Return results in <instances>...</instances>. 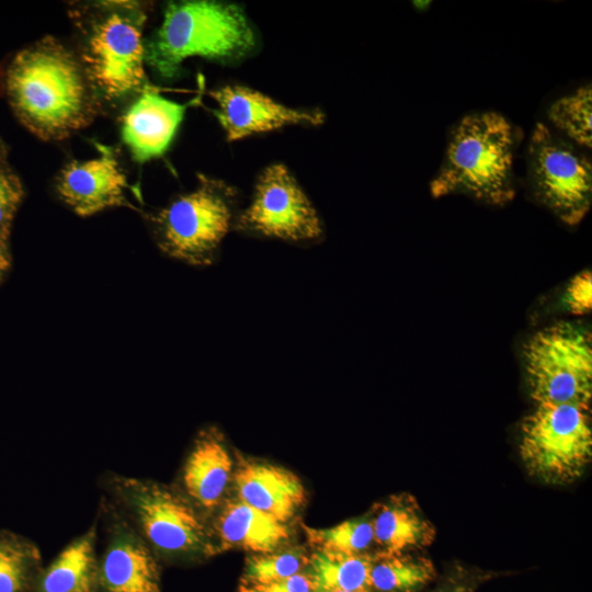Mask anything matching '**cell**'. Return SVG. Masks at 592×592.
I'll list each match as a JSON object with an SVG mask.
<instances>
[{
    "label": "cell",
    "mask_w": 592,
    "mask_h": 592,
    "mask_svg": "<svg viewBox=\"0 0 592 592\" xmlns=\"http://www.w3.org/2000/svg\"><path fill=\"white\" fill-rule=\"evenodd\" d=\"M1 86L19 122L43 140L86 128L100 110L79 57L52 36L15 53L3 68Z\"/></svg>",
    "instance_id": "cell-1"
},
{
    "label": "cell",
    "mask_w": 592,
    "mask_h": 592,
    "mask_svg": "<svg viewBox=\"0 0 592 592\" xmlns=\"http://www.w3.org/2000/svg\"><path fill=\"white\" fill-rule=\"evenodd\" d=\"M528 175L538 200L568 225L587 215L592 164L571 143L537 123L528 144Z\"/></svg>",
    "instance_id": "cell-9"
},
{
    "label": "cell",
    "mask_w": 592,
    "mask_h": 592,
    "mask_svg": "<svg viewBox=\"0 0 592 592\" xmlns=\"http://www.w3.org/2000/svg\"><path fill=\"white\" fill-rule=\"evenodd\" d=\"M412 3L414 7L421 10L423 7H429L431 2L430 1H413Z\"/></svg>",
    "instance_id": "cell-32"
},
{
    "label": "cell",
    "mask_w": 592,
    "mask_h": 592,
    "mask_svg": "<svg viewBox=\"0 0 592 592\" xmlns=\"http://www.w3.org/2000/svg\"><path fill=\"white\" fill-rule=\"evenodd\" d=\"M88 13L79 59L99 96L114 100L143 89L146 14L139 4L101 2Z\"/></svg>",
    "instance_id": "cell-5"
},
{
    "label": "cell",
    "mask_w": 592,
    "mask_h": 592,
    "mask_svg": "<svg viewBox=\"0 0 592 592\" xmlns=\"http://www.w3.org/2000/svg\"><path fill=\"white\" fill-rule=\"evenodd\" d=\"M12 257L9 249V239L0 237V284L11 269Z\"/></svg>",
    "instance_id": "cell-29"
},
{
    "label": "cell",
    "mask_w": 592,
    "mask_h": 592,
    "mask_svg": "<svg viewBox=\"0 0 592 592\" xmlns=\"http://www.w3.org/2000/svg\"><path fill=\"white\" fill-rule=\"evenodd\" d=\"M307 538L316 549L361 555L374 542L371 519H351L329 528L306 527Z\"/></svg>",
    "instance_id": "cell-24"
},
{
    "label": "cell",
    "mask_w": 592,
    "mask_h": 592,
    "mask_svg": "<svg viewBox=\"0 0 592 592\" xmlns=\"http://www.w3.org/2000/svg\"><path fill=\"white\" fill-rule=\"evenodd\" d=\"M548 118L577 145L592 147V87L585 84L562 96L548 110Z\"/></svg>",
    "instance_id": "cell-23"
},
{
    "label": "cell",
    "mask_w": 592,
    "mask_h": 592,
    "mask_svg": "<svg viewBox=\"0 0 592 592\" xmlns=\"http://www.w3.org/2000/svg\"><path fill=\"white\" fill-rule=\"evenodd\" d=\"M187 104L145 90L122 119L121 135L132 158L139 163L162 156L169 148Z\"/></svg>",
    "instance_id": "cell-15"
},
{
    "label": "cell",
    "mask_w": 592,
    "mask_h": 592,
    "mask_svg": "<svg viewBox=\"0 0 592 592\" xmlns=\"http://www.w3.org/2000/svg\"><path fill=\"white\" fill-rule=\"evenodd\" d=\"M433 577L434 567L426 558L383 551L372 557L369 587L377 592H417Z\"/></svg>",
    "instance_id": "cell-22"
},
{
    "label": "cell",
    "mask_w": 592,
    "mask_h": 592,
    "mask_svg": "<svg viewBox=\"0 0 592 592\" xmlns=\"http://www.w3.org/2000/svg\"><path fill=\"white\" fill-rule=\"evenodd\" d=\"M237 498L287 523L306 501L301 480L273 464L241 458L234 469Z\"/></svg>",
    "instance_id": "cell-16"
},
{
    "label": "cell",
    "mask_w": 592,
    "mask_h": 592,
    "mask_svg": "<svg viewBox=\"0 0 592 592\" xmlns=\"http://www.w3.org/2000/svg\"><path fill=\"white\" fill-rule=\"evenodd\" d=\"M8 147L0 135V164L8 166Z\"/></svg>",
    "instance_id": "cell-30"
},
{
    "label": "cell",
    "mask_w": 592,
    "mask_h": 592,
    "mask_svg": "<svg viewBox=\"0 0 592 592\" xmlns=\"http://www.w3.org/2000/svg\"><path fill=\"white\" fill-rule=\"evenodd\" d=\"M20 178L9 166L0 164V237L9 239L15 214L23 201Z\"/></svg>",
    "instance_id": "cell-26"
},
{
    "label": "cell",
    "mask_w": 592,
    "mask_h": 592,
    "mask_svg": "<svg viewBox=\"0 0 592 592\" xmlns=\"http://www.w3.org/2000/svg\"><path fill=\"white\" fill-rule=\"evenodd\" d=\"M43 568L38 546L9 530L0 531V592H31Z\"/></svg>",
    "instance_id": "cell-21"
},
{
    "label": "cell",
    "mask_w": 592,
    "mask_h": 592,
    "mask_svg": "<svg viewBox=\"0 0 592 592\" xmlns=\"http://www.w3.org/2000/svg\"><path fill=\"white\" fill-rule=\"evenodd\" d=\"M234 196L225 182L200 174L194 190L152 217L159 249L187 264H209L231 228Z\"/></svg>",
    "instance_id": "cell-6"
},
{
    "label": "cell",
    "mask_w": 592,
    "mask_h": 592,
    "mask_svg": "<svg viewBox=\"0 0 592 592\" xmlns=\"http://www.w3.org/2000/svg\"><path fill=\"white\" fill-rule=\"evenodd\" d=\"M99 155L88 160H72L58 173L56 191L60 200L81 217L92 216L111 207H129L130 185L121 168L115 150L96 145Z\"/></svg>",
    "instance_id": "cell-13"
},
{
    "label": "cell",
    "mask_w": 592,
    "mask_h": 592,
    "mask_svg": "<svg viewBox=\"0 0 592 592\" xmlns=\"http://www.w3.org/2000/svg\"><path fill=\"white\" fill-rule=\"evenodd\" d=\"M320 592H372L371 590H328Z\"/></svg>",
    "instance_id": "cell-31"
},
{
    "label": "cell",
    "mask_w": 592,
    "mask_h": 592,
    "mask_svg": "<svg viewBox=\"0 0 592 592\" xmlns=\"http://www.w3.org/2000/svg\"><path fill=\"white\" fill-rule=\"evenodd\" d=\"M531 396L536 403L588 406L592 397V338L577 325L557 322L524 345Z\"/></svg>",
    "instance_id": "cell-8"
},
{
    "label": "cell",
    "mask_w": 592,
    "mask_h": 592,
    "mask_svg": "<svg viewBox=\"0 0 592 592\" xmlns=\"http://www.w3.org/2000/svg\"><path fill=\"white\" fill-rule=\"evenodd\" d=\"M234 475V462L223 435L215 428L202 430L193 442L181 471L180 490L203 514L224 502Z\"/></svg>",
    "instance_id": "cell-14"
},
{
    "label": "cell",
    "mask_w": 592,
    "mask_h": 592,
    "mask_svg": "<svg viewBox=\"0 0 592 592\" xmlns=\"http://www.w3.org/2000/svg\"><path fill=\"white\" fill-rule=\"evenodd\" d=\"M96 523L38 572L31 592H98Z\"/></svg>",
    "instance_id": "cell-18"
},
{
    "label": "cell",
    "mask_w": 592,
    "mask_h": 592,
    "mask_svg": "<svg viewBox=\"0 0 592 592\" xmlns=\"http://www.w3.org/2000/svg\"><path fill=\"white\" fill-rule=\"evenodd\" d=\"M371 521L374 542L387 554L425 547L435 536L432 523L409 494L394 496L380 503Z\"/></svg>",
    "instance_id": "cell-19"
},
{
    "label": "cell",
    "mask_w": 592,
    "mask_h": 592,
    "mask_svg": "<svg viewBox=\"0 0 592 592\" xmlns=\"http://www.w3.org/2000/svg\"><path fill=\"white\" fill-rule=\"evenodd\" d=\"M309 556L300 547L267 554H257L248 558L242 584H265L289 578L308 567Z\"/></svg>",
    "instance_id": "cell-25"
},
{
    "label": "cell",
    "mask_w": 592,
    "mask_h": 592,
    "mask_svg": "<svg viewBox=\"0 0 592 592\" xmlns=\"http://www.w3.org/2000/svg\"><path fill=\"white\" fill-rule=\"evenodd\" d=\"M563 303L568 310L574 315L591 311L592 274L590 271H583L570 281L565 293Z\"/></svg>",
    "instance_id": "cell-27"
},
{
    "label": "cell",
    "mask_w": 592,
    "mask_h": 592,
    "mask_svg": "<svg viewBox=\"0 0 592 592\" xmlns=\"http://www.w3.org/2000/svg\"><path fill=\"white\" fill-rule=\"evenodd\" d=\"M213 525L212 539L217 538L216 551L237 547L253 554L277 550L289 539L287 523L281 522L242 501L228 500L220 504Z\"/></svg>",
    "instance_id": "cell-17"
},
{
    "label": "cell",
    "mask_w": 592,
    "mask_h": 592,
    "mask_svg": "<svg viewBox=\"0 0 592 592\" xmlns=\"http://www.w3.org/2000/svg\"><path fill=\"white\" fill-rule=\"evenodd\" d=\"M519 448L535 477L551 483L577 479L592 456L589 407L536 403L522 422Z\"/></svg>",
    "instance_id": "cell-7"
},
{
    "label": "cell",
    "mask_w": 592,
    "mask_h": 592,
    "mask_svg": "<svg viewBox=\"0 0 592 592\" xmlns=\"http://www.w3.org/2000/svg\"><path fill=\"white\" fill-rule=\"evenodd\" d=\"M100 513L104 548L98 555V592H160V561L109 500Z\"/></svg>",
    "instance_id": "cell-11"
},
{
    "label": "cell",
    "mask_w": 592,
    "mask_h": 592,
    "mask_svg": "<svg viewBox=\"0 0 592 592\" xmlns=\"http://www.w3.org/2000/svg\"><path fill=\"white\" fill-rule=\"evenodd\" d=\"M255 33L243 9L229 2H170L161 25L145 41V64L164 79L175 77L184 60L202 57L234 60L255 47Z\"/></svg>",
    "instance_id": "cell-2"
},
{
    "label": "cell",
    "mask_w": 592,
    "mask_h": 592,
    "mask_svg": "<svg viewBox=\"0 0 592 592\" xmlns=\"http://www.w3.org/2000/svg\"><path fill=\"white\" fill-rule=\"evenodd\" d=\"M372 557L316 549L309 556V574L315 592L328 590H371Z\"/></svg>",
    "instance_id": "cell-20"
},
{
    "label": "cell",
    "mask_w": 592,
    "mask_h": 592,
    "mask_svg": "<svg viewBox=\"0 0 592 592\" xmlns=\"http://www.w3.org/2000/svg\"><path fill=\"white\" fill-rule=\"evenodd\" d=\"M514 132L496 112L464 116L453 128L437 175L430 184L434 197L463 193L490 204L514 196Z\"/></svg>",
    "instance_id": "cell-4"
},
{
    "label": "cell",
    "mask_w": 592,
    "mask_h": 592,
    "mask_svg": "<svg viewBox=\"0 0 592 592\" xmlns=\"http://www.w3.org/2000/svg\"><path fill=\"white\" fill-rule=\"evenodd\" d=\"M240 592H315V584L309 573L299 572L276 582L241 584Z\"/></svg>",
    "instance_id": "cell-28"
},
{
    "label": "cell",
    "mask_w": 592,
    "mask_h": 592,
    "mask_svg": "<svg viewBox=\"0 0 592 592\" xmlns=\"http://www.w3.org/2000/svg\"><path fill=\"white\" fill-rule=\"evenodd\" d=\"M237 224L243 230L287 241L314 240L322 234L316 208L283 163L261 172L251 203Z\"/></svg>",
    "instance_id": "cell-10"
},
{
    "label": "cell",
    "mask_w": 592,
    "mask_h": 592,
    "mask_svg": "<svg viewBox=\"0 0 592 592\" xmlns=\"http://www.w3.org/2000/svg\"><path fill=\"white\" fill-rule=\"evenodd\" d=\"M208 94L217 104L214 114L228 141L289 125H319L325 118L320 111L286 106L246 86L226 84Z\"/></svg>",
    "instance_id": "cell-12"
},
{
    "label": "cell",
    "mask_w": 592,
    "mask_h": 592,
    "mask_svg": "<svg viewBox=\"0 0 592 592\" xmlns=\"http://www.w3.org/2000/svg\"><path fill=\"white\" fill-rule=\"evenodd\" d=\"M103 486L159 561L194 560L215 553L204 515L179 489L114 473L104 476Z\"/></svg>",
    "instance_id": "cell-3"
},
{
    "label": "cell",
    "mask_w": 592,
    "mask_h": 592,
    "mask_svg": "<svg viewBox=\"0 0 592 592\" xmlns=\"http://www.w3.org/2000/svg\"><path fill=\"white\" fill-rule=\"evenodd\" d=\"M440 592H443V591H440ZM445 592H462L459 590H454V591H445Z\"/></svg>",
    "instance_id": "cell-33"
}]
</instances>
